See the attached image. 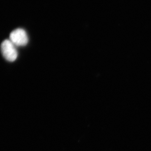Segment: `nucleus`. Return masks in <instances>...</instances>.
Listing matches in <instances>:
<instances>
[{"instance_id": "f257e3e1", "label": "nucleus", "mask_w": 151, "mask_h": 151, "mask_svg": "<svg viewBox=\"0 0 151 151\" xmlns=\"http://www.w3.org/2000/svg\"><path fill=\"white\" fill-rule=\"evenodd\" d=\"M1 47L4 58L9 62L15 61L17 58L18 53L12 42L10 40H5L1 43Z\"/></svg>"}, {"instance_id": "f03ea898", "label": "nucleus", "mask_w": 151, "mask_h": 151, "mask_svg": "<svg viewBox=\"0 0 151 151\" xmlns=\"http://www.w3.org/2000/svg\"><path fill=\"white\" fill-rule=\"evenodd\" d=\"M10 40L15 46H26L28 43V37L26 32L22 29H16L10 34Z\"/></svg>"}]
</instances>
